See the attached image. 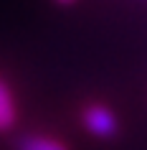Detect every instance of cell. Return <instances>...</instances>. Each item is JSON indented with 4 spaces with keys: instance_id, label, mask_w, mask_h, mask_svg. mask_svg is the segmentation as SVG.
<instances>
[{
    "instance_id": "obj_3",
    "label": "cell",
    "mask_w": 147,
    "mask_h": 150,
    "mask_svg": "<svg viewBox=\"0 0 147 150\" xmlns=\"http://www.w3.org/2000/svg\"><path fill=\"white\" fill-rule=\"evenodd\" d=\"M15 122V97L5 81H0V130H10Z\"/></svg>"
},
{
    "instance_id": "obj_4",
    "label": "cell",
    "mask_w": 147,
    "mask_h": 150,
    "mask_svg": "<svg viewBox=\"0 0 147 150\" xmlns=\"http://www.w3.org/2000/svg\"><path fill=\"white\" fill-rule=\"evenodd\" d=\"M58 3H74V0H58Z\"/></svg>"
},
{
    "instance_id": "obj_2",
    "label": "cell",
    "mask_w": 147,
    "mask_h": 150,
    "mask_svg": "<svg viewBox=\"0 0 147 150\" xmlns=\"http://www.w3.org/2000/svg\"><path fill=\"white\" fill-rule=\"evenodd\" d=\"M15 150H69V148H66L61 140L51 137V135L31 132V135H23V137H18Z\"/></svg>"
},
{
    "instance_id": "obj_1",
    "label": "cell",
    "mask_w": 147,
    "mask_h": 150,
    "mask_svg": "<svg viewBox=\"0 0 147 150\" xmlns=\"http://www.w3.org/2000/svg\"><path fill=\"white\" fill-rule=\"evenodd\" d=\"M81 122L91 135L96 137H114L117 135V115L109 110L107 104H86L81 112Z\"/></svg>"
}]
</instances>
